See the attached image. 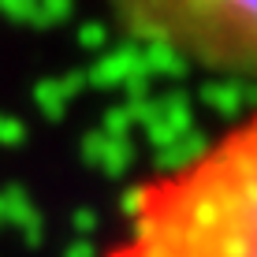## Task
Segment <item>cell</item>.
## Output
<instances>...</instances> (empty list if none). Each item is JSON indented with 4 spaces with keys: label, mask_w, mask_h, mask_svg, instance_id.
<instances>
[{
    "label": "cell",
    "mask_w": 257,
    "mask_h": 257,
    "mask_svg": "<svg viewBox=\"0 0 257 257\" xmlns=\"http://www.w3.org/2000/svg\"><path fill=\"white\" fill-rule=\"evenodd\" d=\"M127 38L212 75L257 78V0H104Z\"/></svg>",
    "instance_id": "obj_2"
},
{
    "label": "cell",
    "mask_w": 257,
    "mask_h": 257,
    "mask_svg": "<svg viewBox=\"0 0 257 257\" xmlns=\"http://www.w3.org/2000/svg\"><path fill=\"white\" fill-rule=\"evenodd\" d=\"M101 257H257V108L142 175Z\"/></svg>",
    "instance_id": "obj_1"
}]
</instances>
